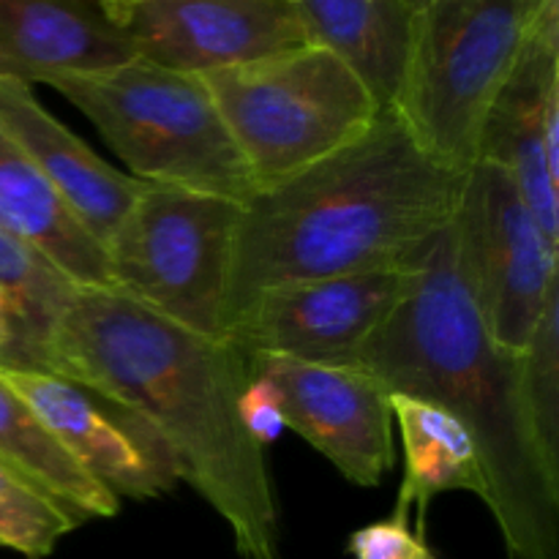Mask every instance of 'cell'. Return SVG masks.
<instances>
[{"label":"cell","instance_id":"cell-17","mask_svg":"<svg viewBox=\"0 0 559 559\" xmlns=\"http://www.w3.org/2000/svg\"><path fill=\"white\" fill-rule=\"evenodd\" d=\"M0 227L87 289H112L104 246L82 227L36 164L0 131Z\"/></svg>","mask_w":559,"mask_h":559},{"label":"cell","instance_id":"cell-7","mask_svg":"<svg viewBox=\"0 0 559 559\" xmlns=\"http://www.w3.org/2000/svg\"><path fill=\"white\" fill-rule=\"evenodd\" d=\"M238 213L240 202L142 180L104 246L112 289L186 331L224 338Z\"/></svg>","mask_w":559,"mask_h":559},{"label":"cell","instance_id":"cell-22","mask_svg":"<svg viewBox=\"0 0 559 559\" xmlns=\"http://www.w3.org/2000/svg\"><path fill=\"white\" fill-rule=\"evenodd\" d=\"M76 522L0 464V546L31 559L52 555Z\"/></svg>","mask_w":559,"mask_h":559},{"label":"cell","instance_id":"cell-18","mask_svg":"<svg viewBox=\"0 0 559 559\" xmlns=\"http://www.w3.org/2000/svg\"><path fill=\"white\" fill-rule=\"evenodd\" d=\"M391 409L404 445V480L393 513L407 516L418 506L424 519L429 502L442 491H473L484 500L478 448L451 413L404 393H391Z\"/></svg>","mask_w":559,"mask_h":559},{"label":"cell","instance_id":"cell-16","mask_svg":"<svg viewBox=\"0 0 559 559\" xmlns=\"http://www.w3.org/2000/svg\"><path fill=\"white\" fill-rule=\"evenodd\" d=\"M314 47L336 55L382 109L393 107L413 44L404 0H289Z\"/></svg>","mask_w":559,"mask_h":559},{"label":"cell","instance_id":"cell-19","mask_svg":"<svg viewBox=\"0 0 559 559\" xmlns=\"http://www.w3.org/2000/svg\"><path fill=\"white\" fill-rule=\"evenodd\" d=\"M0 464L60 508L76 527L118 513L120 500L98 486L31 407L0 380Z\"/></svg>","mask_w":559,"mask_h":559},{"label":"cell","instance_id":"cell-24","mask_svg":"<svg viewBox=\"0 0 559 559\" xmlns=\"http://www.w3.org/2000/svg\"><path fill=\"white\" fill-rule=\"evenodd\" d=\"M240 418H243L249 435L254 437L262 448H267L273 440H278L282 429H287L271 382L262 380V377L257 374L251 377L249 388H246L243 399H240Z\"/></svg>","mask_w":559,"mask_h":559},{"label":"cell","instance_id":"cell-4","mask_svg":"<svg viewBox=\"0 0 559 559\" xmlns=\"http://www.w3.org/2000/svg\"><path fill=\"white\" fill-rule=\"evenodd\" d=\"M123 158L131 178L243 202L251 175L202 76L145 58L47 76Z\"/></svg>","mask_w":559,"mask_h":559},{"label":"cell","instance_id":"cell-27","mask_svg":"<svg viewBox=\"0 0 559 559\" xmlns=\"http://www.w3.org/2000/svg\"><path fill=\"white\" fill-rule=\"evenodd\" d=\"M404 3H407V9L415 14V11H420V9H424V5L435 3V0H404Z\"/></svg>","mask_w":559,"mask_h":559},{"label":"cell","instance_id":"cell-20","mask_svg":"<svg viewBox=\"0 0 559 559\" xmlns=\"http://www.w3.org/2000/svg\"><path fill=\"white\" fill-rule=\"evenodd\" d=\"M76 293L80 284L41 251L0 227V309L9 328V347L0 366L38 369L44 347Z\"/></svg>","mask_w":559,"mask_h":559},{"label":"cell","instance_id":"cell-14","mask_svg":"<svg viewBox=\"0 0 559 559\" xmlns=\"http://www.w3.org/2000/svg\"><path fill=\"white\" fill-rule=\"evenodd\" d=\"M0 131L36 164L82 227L107 246L134 205L142 180L104 162L38 104L27 82L14 76H0Z\"/></svg>","mask_w":559,"mask_h":559},{"label":"cell","instance_id":"cell-21","mask_svg":"<svg viewBox=\"0 0 559 559\" xmlns=\"http://www.w3.org/2000/svg\"><path fill=\"white\" fill-rule=\"evenodd\" d=\"M519 393L540 462L559 484V293L519 353Z\"/></svg>","mask_w":559,"mask_h":559},{"label":"cell","instance_id":"cell-12","mask_svg":"<svg viewBox=\"0 0 559 559\" xmlns=\"http://www.w3.org/2000/svg\"><path fill=\"white\" fill-rule=\"evenodd\" d=\"M118 27L134 58L194 76L309 44L289 0H140Z\"/></svg>","mask_w":559,"mask_h":559},{"label":"cell","instance_id":"cell-8","mask_svg":"<svg viewBox=\"0 0 559 559\" xmlns=\"http://www.w3.org/2000/svg\"><path fill=\"white\" fill-rule=\"evenodd\" d=\"M451 233L484 331L519 355L559 293V251L546 243L506 169L491 162L467 169Z\"/></svg>","mask_w":559,"mask_h":559},{"label":"cell","instance_id":"cell-1","mask_svg":"<svg viewBox=\"0 0 559 559\" xmlns=\"http://www.w3.org/2000/svg\"><path fill=\"white\" fill-rule=\"evenodd\" d=\"M38 371L69 377L145 418L186 480L229 527L243 559H282L265 448L240 418L251 358L227 338L164 320L115 289L80 287Z\"/></svg>","mask_w":559,"mask_h":559},{"label":"cell","instance_id":"cell-2","mask_svg":"<svg viewBox=\"0 0 559 559\" xmlns=\"http://www.w3.org/2000/svg\"><path fill=\"white\" fill-rule=\"evenodd\" d=\"M464 178L380 109L342 151L240 202L224 328L278 284L413 265L456 216Z\"/></svg>","mask_w":559,"mask_h":559},{"label":"cell","instance_id":"cell-13","mask_svg":"<svg viewBox=\"0 0 559 559\" xmlns=\"http://www.w3.org/2000/svg\"><path fill=\"white\" fill-rule=\"evenodd\" d=\"M559 96V0H540L522 55L497 96L480 136L478 162L506 169L530 216L559 251V180L546 164L544 115Z\"/></svg>","mask_w":559,"mask_h":559},{"label":"cell","instance_id":"cell-26","mask_svg":"<svg viewBox=\"0 0 559 559\" xmlns=\"http://www.w3.org/2000/svg\"><path fill=\"white\" fill-rule=\"evenodd\" d=\"M5 347H9V328H5V317H3V309H0V358H3Z\"/></svg>","mask_w":559,"mask_h":559},{"label":"cell","instance_id":"cell-10","mask_svg":"<svg viewBox=\"0 0 559 559\" xmlns=\"http://www.w3.org/2000/svg\"><path fill=\"white\" fill-rule=\"evenodd\" d=\"M0 380L36 413L63 451L118 500H156L178 480L162 437L123 404L52 371L0 366Z\"/></svg>","mask_w":559,"mask_h":559},{"label":"cell","instance_id":"cell-3","mask_svg":"<svg viewBox=\"0 0 559 559\" xmlns=\"http://www.w3.org/2000/svg\"><path fill=\"white\" fill-rule=\"evenodd\" d=\"M388 393L424 399L473 437L491 516L513 559H559V484L538 456L519 355L484 331L462 282L451 224L415 262L413 282L385 322L347 358Z\"/></svg>","mask_w":559,"mask_h":559},{"label":"cell","instance_id":"cell-25","mask_svg":"<svg viewBox=\"0 0 559 559\" xmlns=\"http://www.w3.org/2000/svg\"><path fill=\"white\" fill-rule=\"evenodd\" d=\"M98 3H102L104 14H107L109 20H112L115 25H118V22H120V16H123L126 11L131 9V5H136V3H140V0H98Z\"/></svg>","mask_w":559,"mask_h":559},{"label":"cell","instance_id":"cell-11","mask_svg":"<svg viewBox=\"0 0 559 559\" xmlns=\"http://www.w3.org/2000/svg\"><path fill=\"white\" fill-rule=\"evenodd\" d=\"M251 371L271 382L284 426L298 431L355 486H377L393 467L391 393L353 366L249 355Z\"/></svg>","mask_w":559,"mask_h":559},{"label":"cell","instance_id":"cell-23","mask_svg":"<svg viewBox=\"0 0 559 559\" xmlns=\"http://www.w3.org/2000/svg\"><path fill=\"white\" fill-rule=\"evenodd\" d=\"M349 555L353 559H437L424 535L413 533L402 513L355 530L349 538Z\"/></svg>","mask_w":559,"mask_h":559},{"label":"cell","instance_id":"cell-15","mask_svg":"<svg viewBox=\"0 0 559 559\" xmlns=\"http://www.w3.org/2000/svg\"><path fill=\"white\" fill-rule=\"evenodd\" d=\"M134 58L98 0H0V76L41 85Z\"/></svg>","mask_w":559,"mask_h":559},{"label":"cell","instance_id":"cell-6","mask_svg":"<svg viewBox=\"0 0 559 559\" xmlns=\"http://www.w3.org/2000/svg\"><path fill=\"white\" fill-rule=\"evenodd\" d=\"M254 189H267L358 140L380 104L328 49L304 44L202 76Z\"/></svg>","mask_w":559,"mask_h":559},{"label":"cell","instance_id":"cell-5","mask_svg":"<svg viewBox=\"0 0 559 559\" xmlns=\"http://www.w3.org/2000/svg\"><path fill=\"white\" fill-rule=\"evenodd\" d=\"M540 0H435L413 14V44L393 112L420 151L467 173Z\"/></svg>","mask_w":559,"mask_h":559},{"label":"cell","instance_id":"cell-9","mask_svg":"<svg viewBox=\"0 0 559 559\" xmlns=\"http://www.w3.org/2000/svg\"><path fill=\"white\" fill-rule=\"evenodd\" d=\"M415 262L262 289L224 328V338L246 355L342 366L396 309Z\"/></svg>","mask_w":559,"mask_h":559}]
</instances>
